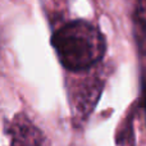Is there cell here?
<instances>
[{
	"instance_id": "cell-1",
	"label": "cell",
	"mask_w": 146,
	"mask_h": 146,
	"mask_svg": "<svg viewBox=\"0 0 146 146\" xmlns=\"http://www.w3.org/2000/svg\"><path fill=\"white\" fill-rule=\"evenodd\" d=\"M62 66L68 71H86L103 59L106 42L98 27L77 19L62 26L51 37Z\"/></svg>"
},
{
	"instance_id": "cell-3",
	"label": "cell",
	"mask_w": 146,
	"mask_h": 146,
	"mask_svg": "<svg viewBox=\"0 0 146 146\" xmlns=\"http://www.w3.org/2000/svg\"><path fill=\"white\" fill-rule=\"evenodd\" d=\"M9 146H41V131L25 115L17 114L8 127Z\"/></svg>"
},
{
	"instance_id": "cell-4",
	"label": "cell",
	"mask_w": 146,
	"mask_h": 146,
	"mask_svg": "<svg viewBox=\"0 0 146 146\" xmlns=\"http://www.w3.org/2000/svg\"><path fill=\"white\" fill-rule=\"evenodd\" d=\"M135 37L139 48H146V0H139L133 14Z\"/></svg>"
},
{
	"instance_id": "cell-2",
	"label": "cell",
	"mask_w": 146,
	"mask_h": 146,
	"mask_svg": "<svg viewBox=\"0 0 146 146\" xmlns=\"http://www.w3.org/2000/svg\"><path fill=\"white\" fill-rule=\"evenodd\" d=\"M104 81L98 77L85 78L73 95V113L76 119L85 121L92 113L103 92Z\"/></svg>"
}]
</instances>
